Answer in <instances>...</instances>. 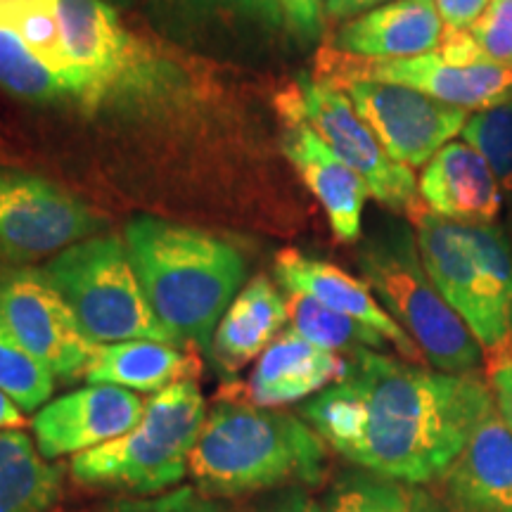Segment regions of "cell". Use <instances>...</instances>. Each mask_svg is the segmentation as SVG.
Listing matches in <instances>:
<instances>
[{"label": "cell", "instance_id": "1", "mask_svg": "<svg viewBox=\"0 0 512 512\" xmlns=\"http://www.w3.org/2000/svg\"><path fill=\"white\" fill-rule=\"evenodd\" d=\"M489 384L363 349L347 373L304 403L302 418L354 467L408 484H432L460 456L486 413Z\"/></svg>", "mask_w": 512, "mask_h": 512}, {"label": "cell", "instance_id": "2", "mask_svg": "<svg viewBox=\"0 0 512 512\" xmlns=\"http://www.w3.org/2000/svg\"><path fill=\"white\" fill-rule=\"evenodd\" d=\"M126 247L147 302L178 347L211 354L223 313L245 283L240 249L200 228L155 216L128 223Z\"/></svg>", "mask_w": 512, "mask_h": 512}, {"label": "cell", "instance_id": "3", "mask_svg": "<svg viewBox=\"0 0 512 512\" xmlns=\"http://www.w3.org/2000/svg\"><path fill=\"white\" fill-rule=\"evenodd\" d=\"M328 446L304 418L226 394L207 411L190 453V475L204 496L226 498L323 482Z\"/></svg>", "mask_w": 512, "mask_h": 512}, {"label": "cell", "instance_id": "4", "mask_svg": "<svg viewBox=\"0 0 512 512\" xmlns=\"http://www.w3.org/2000/svg\"><path fill=\"white\" fill-rule=\"evenodd\" d=\"M427 275L484 351L489 373L512 363V240L501 226L458 223L418 204L411 214Z\"/></svg>", "mask_w": 512, "mask_h": 512}, {"label": "cell", "instance_id": "5", "mask_svg": "<svg viewBox=\"0 0 512 512\" xmlns=\"http://www.w3.org/2000/svg\"><path fill=\"white\" fill-rule=\"evenodd\" d=\"M358 266L370 290L434 370L475 375L484 351L422 266L418 240L401 221H382L358 245Z\"/></svg>", "mask_w": 512, "mask_h": 512}, {"label": "cell", "instance_id": "6", "mask_svg": "<svg viewBox=\"0 0 512 512\" xmlns=\"http://www.w3.org/2000/svg\"><path fill=\"white\" fill-rule=\"evenodd\" d=\"M67 60L69 98L86 107L147 105L183 91L169 57L140 41L105 0H55Z\"/></svg>", "mask_w": 512, "mask_h": 512}, {"label": "cell", "instance_id": "7", "mask_svg": "<svg viewBox=\"0 0 512 512\" xmlns=\"http://www.w3.org/2000/svg\"><path fill=\"white\" fill-rule=\"evenodd\" d=\"M207 420V403L195 380L152 394L143 418L124 437L72 460V477L83 486L157 496L190 475V453Z\"/></svg>", "mask_w": 512, "mask_h": 512}, {"label": "cell", "instance_id": "8", "mask_svg": "<svg viewBox=\"0 0 512 512\" xmlns=\"http://www.w3.org/2000/svg\"><path fill=\"white\" fill-rule=\"evenodd\" d=\"M81 330L95 344L152 339L178 347V342L152 311L133 268L126 242L93 238L62 249L43 268Z\"/></svg>", "mask_w": 512, "mask_h": 512}, {"label": "cell", "instance_id": "9", "mask_svg": "<svg viewBox=\"0 0 512 512\" xmlns=\"http://www.w3.org/2000/svg\"><path fill=\"white\" fill-rule=\"evenodd\" d=\"M287 124H306L366 183L382 207L411 214L420 204L418 183L408 166L394 162L366 121L358 117L342 88L328 79L302 76L278 98Z\"/></svg>", "mask_w": 512, "mask_h": 512}, {"label": "cell", "instance_id": "10", "mask_svg": "<svg viewBox=\"0 0 512 512\" xmlns=\"http://www.w3.org/2000/svg\"><path fill=\"white\" fill-rule=\"evenodd\" d=\"M318 79L332 83L349 79L399 83L465 112H482L512 100V69L491 60L458 67L446 62L437 50L399 60H366L356 55L342 57L339 50L325 48Z\"/></svg>", "mask_w": 512, "mask_h": 512}, {"label": "cell", "instance_id": "11", "mask_svg": "<svg viewBox=\"0 0 512 512\" xmlns=\"http://www.w3.org/2000/svg\"><path fill=\"white\" fill-rule=\"evenodd\" d=\"M0 320L60 380L86 373L98 347L46 273L34 268H0Z\"/></svg>", "mask_w": 512, "mask_h": 512}, {"label": "cell", "instance_id": "12", "mask_svg": "<svg viewBox=\"0 0 512 512\" xmlns=\"http://www.w3.org/2000/svg\"><path fill=\"white\" fill-rule=\"evenodd\" d=\"M335 86L347 93L389 157L408 169L425 166L441 147L463 133L467 112L399 83L349 79Z\"/></svg>", "mask_w": 512, "mask_h": 512}, {"label": "cell", "instance_id": "13", "mask_svg": "<svg viewBox=\"0 0 512 512\" xmlns=\"http://www.w3.org/2000/svg\"><path fill=\"white\" fill-rule=\"evenodd\" d=\"M102 219L79 197L46 178L0 169V249L34 259L91 238Z\"/></svg>", "mask_w": 512, "mask_h": 512}, {"label": "cell", "instance_id": "14", "mask_svg": "<svg viewBox=\"0 0 512 512\" xmlns=\"http://www.w3.org/2000/svg\"><path fill=\"white\" fill-rule=\"evenodd\" d=\"M143 411V399L131 389L88 384L36 411L31 422L34 444L46 460L79 456L124 437L138 425Z\"/></svg>", "mask_w": 512, "mask_h": 512}, {"label": "cell", "instance_id": "15", "mask_svg": "<svg viewBox=\"0 0 512 512\" xmlns=\"http://www.w3.org/2000/svg\"><path fill=\"white\" fill-rule=\"evenodd\" d=\"M275 275H278V283L287 292L306 294V297L316 299V302L330 306V309L344 313V316H351L370 325L406 361H425L418 344L406 335V330L377 302L370 285L342 271L339 266L299 252V249H285V252L275 256Z\"/></svg>", "mask_w": 512, "mask_h": 512}, {"label": "cell", "instance_id": "16", "mask_svg": "<svg viewBox=\"0 0 512 512\" xmlns=\"http://www.w3.org/2000/svg\"><path fill=\"white\" fill-rule=\"evenodd\" d=\"M439 484L451 512H512V432L498 408L479 422Z\"/></svg>", "mask_w": 512, "mask_h": 512}, {"label": "cell", "instance_id": "17", "mask_svg": "<svg viewBox=\"0 0 512 512\" xmlns=\"http://www.w3.org/2000/svg\"><path fill=\"white\" fill-rule=\"evenodd\" d=\"M418 192L432 214L458 223L489 226L501 214V183L484 157L458 140L441 147L425 164Z\"/></svg>", "mask_w": 512, "mask_h": 512}, {"label": "cell", "instance_id": "18", "mask_svg": "<svg viewBox=\"0 0 512 512\" xmlns=\"http://www.w3.org/2000/svg\"><path fill=\"white\" fill-rule=\"evenodd\" d=\"M347 373V356L332 354L306 342L294 330H285L259 356L240 399L259 408H280L320 394Z\"/></svg>", "mask_w": 512, "mask_h": 512}, {"label": "cell", "instance_id": "19", "mask_svg": "<svg viewBox=\"0 0 512 512\" xmlns=\"http://www.w3.org/2000/svg\"><path fill=\"white\" fill-rule=\"evenodd\" d=\"M283 150L302 181L328 214L330 228L339 242H358L363 233V207L370 192L306 124H287Z\"/></svg>", "mask_w": 512, "mask_h": 512}, {"label": "cell", "instance_id": "20", "mask_svg": "<svg viewBox=\"0 0 512 512\" xmlns=\"http://www.w3.org/2000/svg\"><path fill=\"white\" fill-rule=\"evenodd\" d=\"M444 36L434 0H394L349 19L335 34V50L366 60H399L434 53Z\"/></svg>", "mask_w": 512, "mask_h": 512}, {"label": "cell", "instance_id": "21", "mask_svg": "<svg viewBox=\"0 0 512 512\" xmlns=\"http://www.w3.org/2000/svg\"><path fill=\"white\" fill-rule=\"evenodd\" d=\"M287 323V299L271 278L259 275L238 292L223 313L211 342V356L228 373H238L280 337Z\"/></svg>", "mask_w": 512, "mask_h": 512}, {"label": "cell", "instance_id": "22", "mask_svg": "<svg viewBox=\"0 0 512 512\" xmlns=\"http://www.w3.org/2000/svg\"><path fill=\"white\" fill-rule=\"evenodd\" d=\"M200 361L183 354L181 347L152 339H131V342L98 344L86 366L91 384H114L131 392H162L171 384L195 380Z\"/></svg>", "mask_w": 512, "mask_h": 512}, {"label": "cell", "instance_id": "23", "mask_svg": "<svg viewBox=\"0 0 512 512\" xmlns=\"http://www.w3.org/2000/svg\"><path fill=\"white\" fill-rule=\"evenodd\" d=\"M62 475L22 430L0 432V512H50Z\"/></svg>", "mask_w": 512, "mask_h": 512}, {"label": "cell", "instance_id": "24", "mask_svg": "<svg viewBox=\"0 0 512 512\" xmlns=\"http://www.w3.org/2000/svg\"><path fill=\"white\" fill-rule=\"evenodd\" d=\"M323 512H451L439 496L420 484L380 477L375 472H342L325 496Z\"/></svg>", "mask_w": 512, "mask_h": 512}, {"label": "cell", "instance_id": "25", "mask_svg": "<svg viewBox=\"0 0 512 512\" xmlns=\"http://www.w3.org/2000/svg\"><path fill=\"white\" fill-rule=\"evenodd\" d=\"M287 323H290V330L304 337L306 342L332 354L351 356L363 349L382 351L389 344L370 325L344 316L299 292H287Z\"/></svg>", "mask_w": 512, "mask_h": 512}, {"label": "cell", "instance_id": "26", "mask_svg": "<svg viewBox=\"0 0 512 512\" xmlns=\"http://www.w3.org/2000/svg\"><path fill=\"white\" fill-rule=\"evenodd\" d=\"M0 24L15 29L38 60L48 64L67 86V60L55 0H0ZM69 93V88H67Z\"/></svg>", "mask_w": 512, "mask_h": 512}, {"label": "cell", "instance_id": "27", "mask_svg": "<svg viewBox=\"0 0 512 512\" xmlns=\"http://www.w3.org/2000/svg\"><path fill=\"white\" fill-rule=\"evenodd\" d=\"M0 88L27 100H57L69 95L60 76L5 24H0Z\"/></svg>", "mask_w": 512, "mask_h": 512}, {"label": "cell", "instance_id": "28", "mask_svg": "<svg viewBox=\"0 0 512 512\" xmlns=\"http://www.w3.org/2000/svg\"><path fill=\"white\" fill-rule=\"evenodd\" d=\"M55 389V375L0 320V392L24 413L41 411Z\"/></svg>", "mask_w": 512, "mask_h": 512}, {"label": "cell", "instance_id": "29", "mask_svg": "<svg viewBox=\"0 0 512 512\" xmlns=\"http://www.w3.org/2000/svg\"><path fill=\"white\" fill-rule=\"evenodd\" d=\"M460 136L484 157L501 188L512 192V100L467 117Z\"/></svg>", "mask_w": 512, "mask_h": 512}, {"label": "cell", "instance_id": "30", "mask_svg": "<svg viewBox=\"0 0 512 512\" xmlns=\"http://www.w3.org/2000/svg\"><path fill=\"white\" fill-rule=\"evenodd\" d=\"M176 3L200 17H223L271 31L285 24L278 0H176Z\"/></svg>", "mask_w": 512, "mask_h": 512}, {"label": "cell", "instance_id": "31", "mask_svg": "<svg viewBox=\"0 0 512 512\" xmlns=\"http://www.w3.org/2000/svg\"><path fill=\"white\" fill-rule=\"evenodd\" d=\"M470 34L491 62L512 69V0H491Z\"/></svg>", "mask_w": 512, "mask_h": 512}, {"label": "cell", "instance_id": "32", "mask_svg": "<svg viewBox=\"0 0 512 512\" xmlns=\"http://www.w3.org/2000/svg\"><path fill=\"white\" fill-rule=\"evenodd\" d=\"M102 512H226L219 498L204 496L197 486H176L157 496L126 498L117 501Z\"/></svg>", "mask_w": 512, "mask_h": 512}, {"label": "cell", "instance_id": "33", "mask_svg": "<svg viewBox=\"0 0 512 512\" xmlns=\"http://www.w3.org/2000/svg\"><path fill=\"white\" fill-rule=\"evenodd\" d=\"M285 27L302 43H313L325 27V0H278Z\"/></svg>", "mask_w": 512, "mask_h": 512}, {"label": "cell", "instance_id": "34", "mask_svg": "<svg viewBox=\"0 0 512 512\" xmlns=\"http://www.w3.org/2000/svg\"><path fill=\"white\" fill-rule=\"evenodd\" d=\"M434 3H437L444 29L470 31L472 24L489 8L491 0H434Z\"/></svg>", "mask_w": 512, "mask_h": 512}, {"label": "cell", "instance_id": "35", "mask_svg": "<svg viewBox=\"0 0 512 512\" xmlns=\"http://www.w3.org/2000/svg\"><path fill=\"white\" fill-rule=\"evenodd\" d=\"M249 512H323L318 503L302 489H283L259 505H254Z\"/></svg>", "mask_w": 512, "mask_h": 512}, {"label": "cell", "instance_id": "36", "mask_svg": "<svg viewBox=\"0 0 512 512\" xmlns=\"http://www.w3.org/2000/svg\"><path fill=\"white\" fill-rule=\"evenodd\" d=\"M489 375H491V389H494V401H496L498 413H501L503 422L512 432V363L494 370V373Z\"/></svg>", "mask_w": 512, "mask_h": 512}, {"label": "cell", "instance_id": "37", "mask_svg": "<svg viewBox=\"0 0 512 512\" xmlns=\"http://www.w3.org/2000/svg\"><path fill=\"white\" fill-rule=\"evenodd\" d=\"M387 3H394V0H325V17L332 19V22L354 19Z\"/></svg>", "mask_w": 512, "mask_h": 512}, {"label": "cell", "instance_id": "38", "mask_svg": "<svg viewBox=\"0 0 512 512\" xmlns=\"http://www.w3.org/2000/svg\"><path fill=\"white\" fill-rule=\"evenodd\" d=\"M24 425H27V418H24L22 408H19L10 396L0 392V432L22 430Z\"/></svg>", "mask_w": 512, "mask_h": 512}, {"label": "cell", "instance_id": "39", "mask_svg": "<svg viewBox=\"0 0 512 512\" xmlns=\"http://www.w3.org/2000/svg\"><path fill=\"white\" fill-rule=\"evenodd\" d=\"M105 3H110L112 8H117V10H124V8H128V5L133 3V0H105Z\"/></svg>", "mask_w": 512, "mask_h": 512}]
</instances>
